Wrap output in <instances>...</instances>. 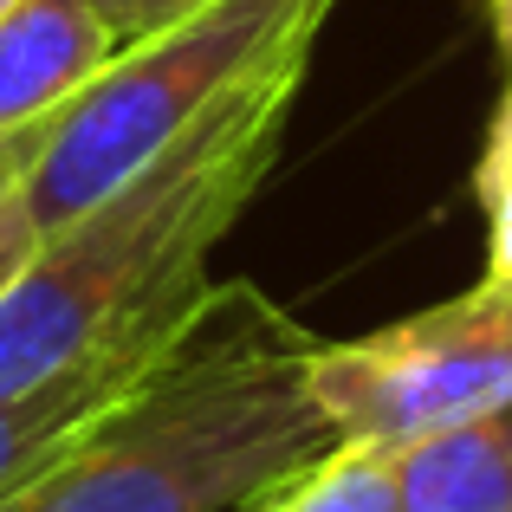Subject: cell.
Segmentation results:
<instances>
[{"label": "cell", "instance_id": "cell-1", "mask_svg": "<svg viewBox=\"0 0 512 512\" xmlns=\"http://www.w3.org/2000/svg\"><path fill=\"white\" fill-rule=\"evenodd\" d=\"M312 46H286L163 156L33 247L0 292V396L175 331L208 299V253L279 156Z\"/></svg>", "mask_w": 512, "mask_h": 512}, {"label": "cell", "instance_id": "cell-2", "mask_svg": "<svg viewBox=\"0 0 512 512\" xmlns=\"http://www.w3.org/2000/svg\"><path fill=\"white\" fill-rule=\"evenodd\" d=\"M312 350L260 286H208L169 357L0 512H247L338 448Z\"/></svg>", "mask_w": 512, "mask_h": 512}, {"label": "cell", "instance_id": "cell-3", "mask_svg": "<svg viewBox=\"0 0 512 512\" xmlns=\"http://www.w3.org/2000/svg\"><path fill=\"white\" fill-rule=\"evenodd\" d=\"M338 0H208L169 20L163 33L124 46L52 124L33 169L20 182V214L33 240L59 234L85 208H98L117 182H130L150 156H163L188 124L240 91L266 59L318 39Z\"/></svg>", "mask_w": 512, "mask_h": 512}, {"label": "cell", "instance_id": "cell-4", "mask_svg": "<svg viewBox=\"0 0 512 512\" xmlns=\"http://www.w3.org/2000/svg\"><path fill=\"white\" fill-rule=\"evenodd\" d=\"M312 396L338 441L402 454L512 396V279L312 350Z\"/></svg>", "mask_w": 512, "mask_h": 512}, {"label": "cell", "instance_id": "cell-5", "mask_svg": "<svg viewBox=\"0 0 512 512\" xmlns=\"http://www.w3.org/2000/svg\"><path fill=\"white\" fill-rule=\"evenodd\" d=\"M124 52L98 0H20L0 13V175L33 169L65 104Z\"/></svg>", "mask_w": 512, "mask_h": 512}, {"label": "cell", "instance_id": "cell-6", "mask_svg": "<svg viewBox=\"0 0 512 512\" xmlns=\"http://www.w3.org/2000/svg\"><path fill=\"white\" fill-rule=\"evenodd\" d=\"M182 325L163 331V338H150V344L111 350V357H98V363H78V370H65V376H46V383H33V389L0 396V500H13V493L46 474L78 435H91V428L169 357V344L182 338Z\"/></svg>", "mask_w": 512, "mask_h": 512}, {"label": "cell", "instance_id": "cell-7", "mask_svg": "<svg viewBox=\"0 0 512 512\" xmlns=\"http://www.w3.org/2000/svg\"><path fill=\"white\" fill-rule=\"evenodd\" d=\"M402 512H512V396L396 454Z\"/></svg>", "mask_w": 512, "mask_h": 512}, {"label": "cell", "instance_id": "cell-8", "mask_svg": "<svg viewBox=\"0 0 512 512\" xmlns=\"http://www.w3.org/2000/svg\"><path fill=\"white\" fill-rule=\"evenodd\" d=\"M247 512H402L396 454L363 448V441H338L312 467H299L273 493H260Z\"/></svg>", "mask_w": 512, "mask_h": 512}, {"label": "cell", "instance_id": "cell-9", "mask_svg": "<svg viewBox=\"0 0 512 512\" xmlns=\"http://www.w3.org/2000/svg\"><path fill=\"white\" fill-rule=\"evenodd\" d=\"M98 7H104V20L117 26V39H124V46H137V39L163 33L169 20H182V13H195V7H208V0H98Z\"/></svg>", "mask_w": 512, "mask_h": 512}, {"label": "cell", "instance_id": "cell-10", "mask_svg": "<svg viewBox=\"0 0 512 512\" xmlns=\"http://www.w3.org/2000/svg\"><path fill=\"white\" fill-rule=\"evenodd\" d=\"M33 227L20 214V175H0V292L20 279V266L33 260Z\"/></svg>", "mask_w": 512, "mask_h": 512}, {"label": "cell", "instance_id": "cell-11", "mask_svg": "<svg viewBox=\"0 0 512 512\" xmlns=\"http://www.w3.org/2000/svg\"><path fill=\"white\" fill-rule=\"evenodd\" d=\"M487 156H506V163H512V91L500 98V111H493V130H487Z\"/></svg>", "mask_w": 512, "mask_h": 512}, {"label": "cell", "instance_id": "cell-12", "mask_svg": "<svg viewBox=\"0 0 512 512\" xmlns=\"http://www.w3.org/2000/svg\"><path fill=\"white\" fill-rule=\"evenodd\" d=\"M487 20H493V39H500V52L512 65V0H487Z\"/></svg>", "mask_w": 512, "mask_h": 512}, {"label": "cell", "instance_id": "cell-13", "mask_svg": "<svg viewBox=\"0 0 512 512\" xmlns=\"http://www.w3.org/2000/svg\"><path fill=\"white\" fill-rule=\"evenodd\" d=\"M7 7H20V0H0V13H7Z\"/></svg>", "mask_w": 512, "mask_h": 512}]
</instances>
